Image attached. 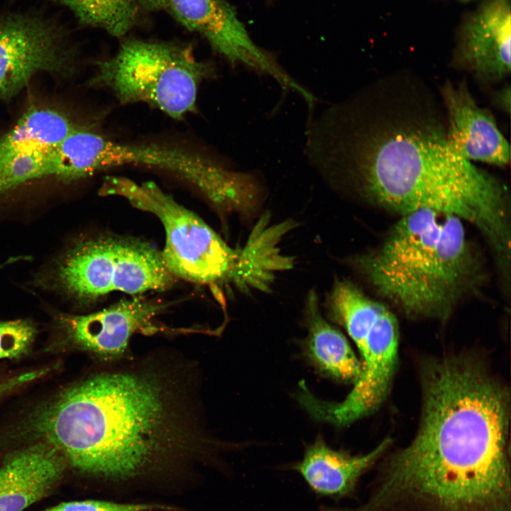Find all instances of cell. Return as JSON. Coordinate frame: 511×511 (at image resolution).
I'll use <instances>...</instances> for the list:
<instances>
[{"instance_id": "cell-1", "label": "cell", "mask_w": 511, "mask_h": 511, "mask_svg": "<svg viewBox=\"0 0 511 511\" xmlns=\"http://www.w3.org/2000/svg\"><path fill=\"white\" fill-rule=\"evenodd\" d=\"M204 420L198 364L157 350L104 363L55 397L37 428L75 470L126 479L209 454Z\"/></svg>"}, {"instance_id": "cell-2", "label": "cell", "mask_w": 511, "mask_h": 511, "mask_svg": "<svg viewBox=\"0 0 511 511\" xmlns=\"http://www.w3.org/2000/svg\"><path fill=\"white\" fill-rule=\"evenodd\" d=\"M423 382L419 431L382 463L361 511H511L505 388L459 358L432 363Z\"/></svg>"}, {"instance_id": "cell-3", "label": "cell", "mask_w": 511, "mask_h": 511, "mask_svg": "<svg viewBox=\"0 0 511 511\" xmlns=\"http://www.w3.org/2000/svg\"><path fill=\"white\" fill-rule=\"evenodd\" d=\"M309 163L334 189L353 187L399 216L431 210L456 216L481 233L495 258L510 253L507 187L433 129L400 126L380 133L346 107L319 126Z\"/></svg>"}, {"instance_id": "cell-4", "label": "cell", "mask_w": 511, "mask_h": 511, "mask_svg": "<svg viewBox=\"0 0 511 511\" xmlns=\"http://www.w3.org/2000/svg\"><path fill=\"white\" fill-rule=\"evenodd\" d=\"M464 227L459 218L431 210L401 215L380 245L353 265L404 313L444 319L482 279Z\"/></svg>"}, {"instance_id": "cell-5", "label": "cell", "mask_w": 511, "mask_h": 511, "mask_svg": "<svg viewBox=\"0 0 511 511\" xmlns=\"http://www.w3.org/2000/svg\"><path fill=\"white\" fill-rule=\"evenodd\" d=\"M99 192L122 197L158 218L165 232L161 256L174 277L202 285H231L243 293L267 292L273 283L280 254L267 231L254 227L245 246L233 248L153 182L107 176Z\"/></svg>"}, {"instance_id": "cell-6", "label": "cell", "mask_w": 511, "mask_h": 511, "mask_svg": "<svg viewBox=\"0 0 511 511\" xmlns=\"http://www.w3.org/2000/svg\"><path fill=\"white\" fill-rule=\"evenodd\" d=\"M214 75V65L199 60L190 45L130 38L97 62L92 81L121 104H146L181 120L197 110L199 87Z\"/></svg>"}, {"instance_id": "cell-7", "label": "cell", "mask_w": 511, "mask_h": 511, "mask_svg": "<svg viewBox=\"0 0 511 511\" xmlns=\"http://www.w3.org/2000/svg\"><path fill=\"white\" fill-rule=\"evenodd\" d=\"M58 158L70 180L122 165H141L169 172L191 184L221 207L235 196L239 174L202 154L177 145L130 143L77 128L59 144Z\"/></svg>"}, {"instance_id": "cell-8", "label": "cell", "mask_w": 511, "mask_h": 511, "mask_svg": "<svg viewBox=\"0 0 511 511\" xmlns=\"http://www.w3.org/2000/svg\"><path fill=\"white\" fill-rule=\"evenodd\" d=\"M55 274L58 287L79 300L114 291L138 295L165 290L175 278L153 246L114 237L77 243L59 261Z\"/></svg>"}, {"instance_id": "cell-9", "label": "cell", "mask_w": 511, "mask_h": 511, "mask_svg": "<svg viewBox=\"0 0 511 511\" xmlns=\"http://www.w3.org/2000/svg\"><path fill=\"white\" fill-rule=\"evenodd\" d=\"M76 53L62 29L49 18L0 16V100L18 94L37 74H72Z\"/></svg>"}, {"instance_id": "cell-10", "label": "cell", "mask_w": 511, "mask_h": 511, "mask_svg": "<svg viewBox=\"0 0 511 511\" xmlns=\"http://www.w3.org/2000/svg\"><path fill=\"white\" fill-rule=\"evenodd\" d=\"M181 25L203 37L233 65H241L275 79L306 101L313 94L292 78L250 38L233 6L224 0H168L166 9Z\"/></svg>"}, {"instance_id": "cell-11", "label": "cell", "mask_w": 511, "mask_h": 511, "mask_svg": "<svg viewBox=\"0 0 511 511\" xmlns=\"http://www.w3.org/2000/svg\"><path fill=\"white\" fill-rule=\"evenodd\" d=\"M398 344V325L386 307L369 334L361 353V371L351 391L340 402L316 398L302 386L299 400L315 419L344 426L368 414L385 397L395 369Z\"/></svg>"}, {"instance_id": "cell-12", "label": "cell", "mask_w": 511, "mask_h": 511, "mask_svg": "<svg viewBox=\"0 0 511 511\" xmlns=\"http://www.w3.org/2000/svg\"><path fill=\"white\" fill-rule=\"evenodd\" d=\"M164 305L142 297L121 300L103 310L84 315H62V328L68 339L104 363L131 356L133 335L153 331V319Z\"/></svg>"}, {"instance_id": "cell-13", "label": "cell", "mask_w": 511, "mask_h": 511, "mask_svg": "<svg viewBox=\"0 0 511 511\" xmlns=\"http://www.w3.org/2000/svg\"><path fill=\"white\" fill-rule=\"evenodd\" d=\"M67 466L64 456L43 439L9 454L0 464V511H23L45 498Z\"/></svg>"}, {"instance_id": "cell-14", "label": "cell", "mask_w": 511, "mask_h": 511, "mask_svg": "<svg viewBox=\"0 0 511 511\" xmlns=\"http://www.w3.org/2000/svg\"><path fill=\"white\" fill-rule=\"evenodd\" d=\"M443 97L449 117L446 135L451 148L461 158L497 166L509 163L510 149L495 119L479 106L464 84H447Z\"/></svg>"}, {"instance_id": "cell-15", "label": "cell", "mask_w": 511, "mask_h": 511, "mask_svg": "<svg viewBox=\"0 0 511 511\" xmlns=\"http://www.w3.org/2000/svg\"><path fill=\"white\" fill-rule=\"evenodd\" d=\"M510 0L488 1L466 24L461 59L478 78L493 82L510 74Z\"/></svg>"}, {"instance_id": "cell-16", "label": "cell", "mask_w": 511, "mask_h": 511, "mask_svg": "<svg viewBox=\"0 0 511 511\" xmlns=\"http://www.w3.org/2000/svg\"><path fill=\"white\" fill-rule=\"evenodd\" d=\"M389 444L385 439L366 454L353 455L331 448L319 437L307 446L293 469L318 495L351 497L361 478L383 456Z\"/></svg>"}, {"instance_id": "cell-17", "label": "cell", "mask_w": 511, "mask_h": 511, "mask_svg": "<svg viewBox=\"0 0 511 511\" xmlns=\"http://www.w3.org/2000/svg\"><path fill=\"white\" fill-rule=\"evenodd\" d=\"M305 301L309 358L319 370L334 379L356 380L361 374V364L347 339L324 318L314 290L308 292Z\"/></svg>"}, {"instance_id": "cell-18", "label": "cell", "mask_w": 511, "mask_h": 511, "mask_svg": "<svg viewBox=\"0 0 511 511\" xmlns=\"http://www.w3.org/2000/svg\"><path fill=\"white\" fill-rule=\"evenodd\" d=\"M77 127L57 110L33 107L0 136V158L48 150Z\"/></svg>"}, {"instance_id": "cell-19", "label": "cell", "mask_w": 511, "mask_h": 511, "mask_svg": "<svg viewBox=\"0 0 511 511\" xmlns=\"http://www.w3.org/2000/svg\"><path fill=\"white\" fill-rule=\"evenodd\" d=\"M69 8L84 26L105 31L116 38L123 37L138 22L140 6L137 0H50Z\"/></svg>"}, {"instance_id": "cell-20", "label": "cell", "mask_w": 511, "mask_h": 511, "mask_svg": "<svg viewBox=\"0 0 511 511\" xmlns=\"http://www.w3.org/2000/svg\"><path fill=\"white\" fill-rule=\"evenodd\" d=\"M51 148L0 158V195L27 182L50 176Z\"/></svg>"}, {"instance_id": "cell-21", "label": "cell", "mask_w": 511, "mask_h": 511, "mask_svg": "<svg viewBox=\"0 0 511 511\" xmlns=\"http://www.w3.org/2000/svg\"><path fill=\"white\" fill-rule=\"evenodd\" d=\"M35 328L27 320L0 321V359L17 358L31 346Z\"/></svg>"}, {"instance_id": "cell-22", "label": "cell", "mask_w": 511, "mask_h": 511, "mask_svg": "<svg viewBox=\"0 0 511 511\" xmlns=\"http://www.w3.org/2000/svg\"><path fill=\"white\" fill-rule=\"evenodd\" d=\"M170 510V507L158 504L118 503L101 500L62 502L40 511H155Z\"/></svg>"}, {"instance_id": "cell-23", "label": "cell", "mask_w": 511, "mask_h": 511, "mask_svg": "<svg viewBox=\"0 0 511 511\" xmlns=\"http://www.w3.org/2000/svg\"><path fill=\"white\" fill-rule=\"evenodd\" d=\"M140 8L147 11H166L168 0H137Z\"/></svg>"}, {"instance_id": "cell-24", "label": "cell", "mask_w": 511, "mask_h": 511, "mask_svg": "<svg viewBox=\"0 0 511 511\" xmlns=\"http://www.w3.org/2000/svg\"><path fill=\"white\" fill-rule=\"evenodd\" d=\"M495 97V103L499 107L503 109L507 114L510 113V86L504 87L498 92Z\"/></svg>"}]
</instances>
